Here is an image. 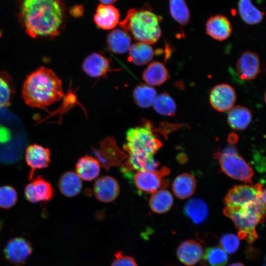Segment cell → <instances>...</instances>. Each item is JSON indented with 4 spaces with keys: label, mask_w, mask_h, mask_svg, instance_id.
I'll use <instances>...</instances> for the list:
<instances>
[{
    "label": "cell",
    "mask_w": 266,
    "mask_h": 266,
    "mask_svg": "<svg viewBox=\"0 0 266 266\" xmlns=\"http://www.w3.org/2000/svg\"><path fill=\"white\" fill-rule=\"evenodd\" d=\"M266 202L262 198L239 206H226L224 213L234 223L239 239L252 243L258 237L256 227L265 218Z\"/></svg>",
    "instance_id": "3"
},
{
    "label": "cell",
    "mask_w": 266,
    "mask_h": 266,
    "mask_svg": "<svg viewBox=\"0 0 266 266\" xmlns=\"http://www.w3.org/2000/svg\"><path fill=\"white\" fill-rule=\"evenodd\" d=\"M228 266H245L243 264L241 263H234Z\"/></svg>",
    "instance_id": "41"
},
{
    "label": "cell",
    "mask_w": 266,
    "mask_h": 266,
    "mask_svg": "<svg viewBox=\"0 0 266 266\" xmlns=\"http://www.w3.org/2000/svg\"><path fill=\"white\" fill-rule=\"evenodd\" d=\"M170 76L166 66L156 61L150 64L144 70L142 78L147 85L160 86L165 83Z\"/></svg>",
    "instance_id": "21"
},
{
    "label": "cell",
    "mask_w": 266,
    "mask_h": 266,
    "mask_svg": "<svg viewBox=\"0 0 266 266\" xmlns=\"http://www.w3.org/2000/svg\"><path fill=\"white\" fill-rule=\"evenodd\" d=\"M33 251L31 243L23 237L9 240L4 249V255L9 263L17 266L25 264Z\"/></svg>",
    "instance_id": "9"
},
{
    "label": "cell",
    "mask_w": 266,
    "mask_h": 266,
    "mask_svg": "<svg viewBox=\"0 0 266 266\" xmlns=\"http://www.w3.org/2000/svg\"><path fill=\"white\" fill-rule=\"evenodd\" d=\"M120 14L117 8L111 4H100L97 6L94 21L96 25L105 30L114 28L119 23Z\"/></svg>",
    "instance_id": "17"
},
{
    "label": "cell",
    "mask_w": 266,
    "mask_h": 266,
    "mask_svg": "<svg viewBox=\"0 0 266 266\" xmlns=\"http://www.w3.org/2000/svg\"><path fill=\"white\" fill-rule=\"evenodd\" d=\"M114 257L110 266H138L133 258L124 255L121 251L115 253Z\"/></svg>",
    "instance_id": "37"
},
{
    "label": "cell",
    "mask_w": 266,
    "mask_h": 266,
    "mask_svg": "<svg viewBox=\"0 0 266 266\" xmlns=\"http://www.w3.org/2000/svg\"><path fill=\"white\" fill-rule=\"evenodd\" d=\"M238 11L243 21L249 25L259 23L264 15L255 6L251 0H239Z\"/></svg>",
    "instance_id": "29"
},
{
    "label": "cell",
    "mask_w": 266,
    "mask_h": 266,
    "mask_svg": "<svg viewBox=\"0 0 266 266\" xmlns=\"http://www.w3.org/2000/svg\"><path fill=\"white\" fill-rule=\"evenodd\" d=\"M82 67L83 71L93 78L104 76L111 70L109 60L98 53L88 55L84 59Z\"/></svg>",
    "instance_id": "16"
},
{
    "label": "cell",
    "mask_w": 266,
    "mask_h": 266,
    "mask_svg": "<svg viewBox=\"0 0 266 266\" xmlns=\"http://www.w3.org/2000/svg\"><path fill=\"white\" fill-rule=\"evenodd\" d=\"M206 33L217 40L228 38L232 32V27L229 19L224 15H216L211 16L205 25Z\"/></svg>",
    "instance_id": "18"
},
{
    "label": "cell",
    "mask_w": 266,
    "mask_h": 266,
    "mask_svg": "<svg viewBox=\"0 0 266 266\" xmlns=\"http://www.w3.org/2000/svg\"><path fill=\"white\" fill-rule=\"evenodd\" d=\"M184 213L196 224H200L206 219L208 210L206 203L201 199L193 198L188 201L184 207Z\"/></svg>",
    "instance_id": "27"
},
{
    "label": "cell",
    "mask_w": 266,
    "mask_h": 266,
    "mask_svg": "<svg viewBox=\"0 0 266 266\" xmlns=\"http://www.w3.org/2000/svg\"><path fill=\"white\" fill-rule=\"evenodd\" d=\"M13 93L10 76L7 73L0 71V109L9 105Z\"/></svg>",
    "instance_id": "34"
},
{
    "label": "cell",
    "mask_w": 266,
    "mask_h": 266,
    "mask_svg": "<svg viewBox=\"0 0 266 266\" xmlns=\"http://www.w3.org/2000/svg\"><path fill=\"white\" fill-rule=\"evenodd\" d=\"M159 162L153 156L144 157L129 155L128 160L123 166L122 171L128 172L131 170L152 171L156 170Z\"/></svg>",
    "instance_id": "23"
},
{
    "label": "cell",
    "mask_w": 266,
    "mask_h": 266,
    "mask_svg": "<svg viewBox=\"0 0 266 266\" xmlns=\"http://www.w3.org/2000/svg\"><path fill=\"white\" fill-rule=\"evenodd\" d=\"M154 128L151 123L147 120L140 126L128 130L124 149L129 155L153 156L158 152L162 144L154 133Z\"/></svg>",
    "instance_id": "5"
},
{
    "label": "cell",
    "mask_w": 266,
    "mask_h": 266,
    "mask_svg": "<svg viewBox=\"0 0 266 266\" xmlns=\"http://www.w3.org/2000/svg\"><path fill=\"white\" fill-rule=\"evenodd\" d=\"M21 17L31 37L57 36L63 22V6L60 0H23Z\"/></svg>",
    "instance_id": "1"
},
{
    "label": "cell",
    "mask_w": 266,
    "mask_h": 266,
    "mask_svg": "<svg viewBox=\"0 0 266 266\" xmlns=\"http://www.w3.org/2000/svg\"><path fill=\"white\" fill-rule=\"evenodd\" d=\"M169 11L172 18L182 25L190 19V12L185 0H169Z\"/></svg>",
    "instance_id": "32"
},
{
    "label": "cell",
    "mask_w": 266,
    "mask_h": 266,
    "mask_svg": "<svg viewBox=\"0 0 266 266\" xmlns=\"http://www.w3.org/2000/svg\"><path fill=\"white\" fill-rule=\"evenodd\" d=\"M70 14L75 18H79L83 16L84 8L82 5L76 4L70 9Z\"/></svg>",
    "instance_id": "38"
},
{
    "label": "cell",
    "mask_w": 266,
    "mask_h": 266,
    "mask_svg": "<svg viewBox=\"0 0 266 266\" xmlns=\"http://www.w3.org/2000/svg\"><path fill=\"white\" fill-rule=\"evenodd\" d=\"M219 244L220 247L227 253L232 254L239 248V238L233 233L225 234L220 237Z\"/></svg>",
    "instance_id": "36"
},
{
    "label": "cell",
    "mask_w": 266,
    "mask_h": 266,
    "mask_svg": "<svg viewBox=\"0 0 266 266\" xmlns=\"http://www.w3.org/2000/svg\"><path fill=\"white\" fill-rule=\"evenodd\" d=\"M106 43L108 49L115 54H122L129 51L131 46V38L126 31L115 29L107 35Z\"/></svg>",
    "instance_id": "19"
},
{
    "label": "cell",
    "mask_w": 266,
    "mask_h": 266,
    "mask_svg": "<svg viewBox=\"0 0 266 266\" xmlns=\"http://www.w3.org/2000/svg\"><path fill=\"white\" fill-rule=\"evenodd\" d=\"M133 95L135 103L139 107L147 108L153 105L157 93L153 86L141 84L134 88Z\"/></svg>",
    "instance_id": "30"
},
{
    "label": "cell",
    "mask_w": 266,
    "mask_h": 266,
    "mask_svg": "<svg viewBox=\"0 0 266 266\" xmlns=\"http://www.w3.org/2000/svg\"><path fill=\"white\" fill-rule=\"evenodd\" d=\"M266 266V265H265V264H264V266Z\"/></svg>",
    "instance_id": "43"
},
{
    "label": "cell",
    "mask_w": 266,
    "mask_h": 266,
    "mask_svg": "<svg viewBox=\"0 0 266 266\" xmlns=\"http://www.w3.org/2000/svg\"><path fill=\"white\" fill-rule=\"evenodd\" d=\"M173 202L171 194L166 190L161 189L152 193L149 200V205L153 212L162 214L168 211Z\"/></svg>",
    "instance_id": "28"
},
{
    "label": "cell",
    "mask_w": 266,
    "mask_h": 266,
    "mask_svg": "<svg viewBox=\"0 0 266 266\" xmlns=\"http://www.w3.org/2000/svg\"><path fill=\"white\" fill-rule=\"evenodd\" d=\"M53 195L51 184L40 176L33 179L25 189V197L32 203L49 201Z\"/></svg>",
    "instance_id": "11"
},
{
    "label": "cell",
    "mask_w": 266,
    "mask_h": 266,
    "mask_svg": "<svg viewBox=\"0 0 266 266\" xmlns=\"http://www.w3.org/2000/svg\"><path fill=\"white\" fill-rule=\"evenodd\" d=\"M154 51L150 44L137 42L131 45L129 50L128 61L142 66L150 62L154 57Z\"/></svg>",
    "instance_id": "22"
},
{
    "label": "cell",
    "mask_w": 266,
    "mask_h": 266,
    "mask_svg": "<svg viewBox=\"0 0 266 266\" xmlns=\"http://www.w3.org/2000/svg\"><path fill=\"white\" fill-rule=\"evenodd\" d=\"M161 20L160 16L151 10L132 8L119 25L123 30L130 32L138 42L150 45L156 42L161 35Z\"/></svg>",
    "instance_id": "4"
},
{
    "label": "cell",
    "mask_w": 266,
    "mask_h": 266,
    "mask_svg": "<svg viewBox=\"0 0 266 266\" xmlns=\"http://www.w3.org/2000/svg\"><path fill=\"white\" fill-rule=\"evenodd\" d=\"M50 150L42 146L33 144L26 149L25 158L31 168L29 178L31 179L36 169L47 167L50 162Z\"/></svg>",
    "instance_id": "13"
},
{
    "label": "cell",
    "mask_w": 266,
    "mask_h": 266,
    "mask_svg": "<svg viewBox=\"0 0 266 266\" xmlns=\"http://www.w3.org/2000/svg\"><path fill=\"white\" fill-rule=\"evenodd\" d=\"M64 96L61 80L53 70L43 66L30 74L22 88V97L32 107L44 108Z\"/></svg>",
    "instance_id": "2"
},
{
    "label": "cell",
    "mask_w": 266,
    "mask_h": 266,
    "mask_svg": "<svg viewBox=\"0 0 266 266\" xmlns=\"http://www.w3.org/2000/svg\"><path fill=\"white\" fill-rule=\"evenodd\" d=\"M117 0H99V1L103 4H111L114 3Z\"/></svg>",
    "instance_id": "40"
},
{
    "label": "cell",
    "mask_w": 266,
    "mask_h": 266,
    "mask_svg": "<svg viewBox=\"0 0 266 266\" xmlns=\"http://www.w3.org/2000/svg\"><path fill=\"white\" fill-rule=\"evenodd\" d=\"M196 186L194 176L189 173H183L174 179L172 184V191L179 199H185L190 197L194 192Z\"/></svg>",
    "instance_id": "25"
},
{
    "label": "cell",
    "mask_w": 266,
    "mask_h": 266,
    "mask_svg": "<svg viewBox=\"0 0 266 266\" xmlns=\"http://www.w3.org/2000/svg\"><path fill=\"white\" fill-rule=\"evenodd\" d=\"M59 187L64 195L67 197H73L78 195L81 190V179L75 172L67 171L61 177Z\"/></svg>",
    "instance_id": "26"
},
{
    "label": "cell",
    "mask_w": 266,
    "mask_h": 266,
    "mask_svg": "<svg viewBox=\"0 0 266 266\" xmlns=\"http://www.w3.org/2000/svg\"><path fill=\"white\" fill-rule=\"evenodd\" d=\"M169 172L166 167L152 171H137L133 176V181L139 191L152 194L167 184L164 177Z\"/></svg>",
    "instance_id": "8"
},
{
    "label": "cell",
    "mask_w": 266,
    "mask_h": 266,
    "mask_svg": "<svg viewBox=\"0 0 266 266\" xmlns=\"http://www.w3.org/2000/svg\"><path fill=\"white\" fill-rule=\"evenodd\" d=\"M153 105L156 111L162 115L171 116L175 114L176 104L167 93H163L157 96Z\"/></svg>",
    "instance_id": "31"
},
{
    "label": "cell",
    "mask_w": 266,
    "mask_h": 266,
    "mask_svg": "<svg viewBox=\"0 0 266 266\" xmlns=\"http://www.w3.org/2000/svg\"><path fill=\"white\" fill-rule=\"evenodd\" d=\"M9 138V131L4 127H0V143L6 142Z\"/></svg>",
    "instance_id": "39"
},
{
    "label": "cell",
    "mask_w": 266,
    "mask_h": 266,
    "mask_svg": "<svg viewBox=\"0 0 266 266\" xmlns=\"http://www.w3.org/2000/svg\"><path fill=\"white\" fill-rule=\"evenodd\" d=\"M252 119V113L247 108L237 105L231 108L228 114V122L233 129L242 130L249 125Z\"/></svg>",
    "instance_id": "24"
},
{
    "label": "cell",
    "mask_w": 266,
    "mask_h": 266,
    "mask_svg": "<svg viewBox=\"0 0 266 266\" xmlns=\"http://www.w3.org/2000/svg\"><path fill=\"white\" fill-rule=\"evenodd\" d=\"M176 254L178 260L184 265L192 266L197 264L203 257L201 245L195 240H187L178 247Z\"/></svg>",
    "instance_id": "15"
},
{
    "label": "cell",
    "mask_w": 266,
    "mask_h": 266,
    "mask_svg": "<svg viewBox=\"0 0 266 266\" xmlns=\"http://www.w3.org/2000/svg\"><path fill=\"white\" fill-rule=\"evenodd\" d=\"M203 257L210 266H224L228 261L227 253L218 246L206 249Z\"/></svg>",
    "instance_id": "33"
},
{
    "label": "cell",
    "mask_w": 266,
    "mask_h": 266,
    "mask_svg": "<svg viewBox=\"0 0 266 266\" xmlns=\"http://www.w3.org/2000/svg\"><path fill=\"white\" fill-rule=\"evenodd\" d=\"M236 70L241 79H254L260 71V62L258 56L251 51L244 52L236 63Z\"/></svg>",
    "instance_id": "14"
},
{
    "label": "cell",
    "mask_w": 266,
    "mask_h": 266,
    "mask_svg": "<svg viewBox=\"0 0 266 266\" xmlns=\"http://www.w3.org/2000/svg\"><path fill=\"white\" fill-rule=\"evenodd\" d=\"M93 192L96 199L101 202L108 203L114 200L120 193L117 181L110 176H103L95 181Z\"/></svg>",
    "instance_id": "12"
},
{
    "label": "cell",
    "mask_w": 266,
    "mask_h": 266,
    "mask_svg": "<svg viewBox=\"0 0 266 266\" xmlns=\"http://www.w3.org/2000/svg\"><path fill=\"white\" fill-rule=\"evenodd\" d=\"M236 99L234 89L230 85L224 83L215 86L209 95L211 106L220 112L229 110L233 106Z\"/></svg>",
    "instance_id": "10"
},
{
    "label": "cell",
    "mask_w": 266,
    "mask_h": 266,
    "mask_svg": "<svg viewBox=\"0 0 266 266\" xmlns=\"http://www.w3.org/2000/svg\"><path fill=\"white\" fill-rule=\"evenodd\" d=\"M259 2H260L262 1V0H257Z\"/></svg>",
    "instance_id": "42"
},
{
    "label": "cell",
    "mask_w": 266,
    "mask_h": 266,
    "mask_svg": "<svg viewBox=\"0 0 266 266\" xmlns=\"http://www.w3.org/2000/svg\"><path fill=\"white\" fill-rule=\"evenodd\" d=\"M259 198L266 202V190L261 184L237 185L232 188L224 199L226 206H242Z\"/></svg>",
    "instance_id": "7"
},
{
    "label": "cell",
    "mask_w": 266,
    "mask_h": 266,
    "mask_svg": "<svg viewBox=\"0 0 266 266\" xmlns=\"http://www.w3.org/2000/svg\"><path fill=\"white\" fill-rule=\"evenodd\" d=\"M75 169L76 173L81 179L90 181L96 178L99 175L100 165L96 159L86 155L78 160Z\"/></svg>",
    "instance_id": "20"
},
{
    "label": "cell",
    "mask_w": 266,
    "mask_h": 266,
    "mask_svg": "<svg viewBox=\"0 0 266 266\" xmlns=\"http://www.w3.org/2000/svg\"><path fill=\"white\" fill-rule=\"evenodd\" d=\"M17 200L15 190L10 186L0 187V207L9 209L13 207Z\"/></svg>",
    "instance_id": "35"
},
{
    "label": "cell",
    "mask_w": 266,
    "mask_h": 266,
    "mask_svg": "<svg viewBox=\"0 0 266 266\" xmlns=\"http://www.w3.org/2000/svg\"><path fill=\"white\" fill-rule=\"evenodd\" d=\"M215 157L223 171L233 179L250 183L253 175L252 167L240 156L232 147H228L217 152Z\"/></svg>",
    "instance_id": "6"
}]
</instances>
